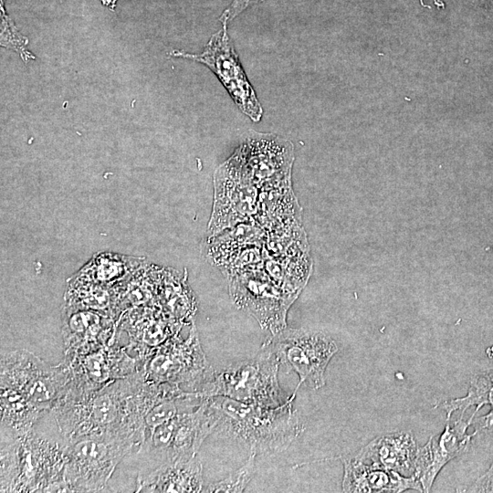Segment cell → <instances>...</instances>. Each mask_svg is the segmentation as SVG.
<instances>
[{
    "instance_id": "cell-10",
    "label": "cell",
    "mask_w": 493,
    "mask_h": 493,
    "mask_svg": "<svg viewBox=\"0 0 493 493\" xmlns=\"http://www.w3.org/2000/svg\"><path fill=\"white\" fill-rule=\"evenodd\" d=\"M226 278L233 301L253 316L262 329L274 334L286 328L287 311L299 294L280 288L261 268Z\"/></svg>"
},
{
    "instance_id": "cell-19",
    "label": "cell",
    "mask_w": 493,
    "mask_h": 493,
    "mask_svg": "<svg viewBox=\"0 0 493 493\" xmlns=\"http://www.w3.org/2000/svg\"><path fill=\"white\" fill-rule=\"evenodd\" d=\"M1 446L29 433L43 414L19 392L0 385Z\"/></svg>"
},
{
    "instance_id": "cell-7",
    "label": "cell",
    "mask_w": 493,
    "mask_h": 493,
    "mask_svg": "<svg viewBox=\"0 0 493 493\" xmlns=\"http://www.w3.org/2000/svg\"><path fill=\"white\" fill-rule=\"evenodd\" d=\"M289 372L299 376L301 384L317 390L325 385V372L337 353L336 342L321 331L283 329L265 342ZM297 387V388H298Z\"/></svg>"
},
{
    "instance_id": "cell-15",
    "label": "cell",
    "mask_w": 493,
    "mask_h": 493,
    "mask_svg": "<svg viewBox=\"0 0 493 493\" xmlns=\"http://www.w3.org/2000/svg\"><path fill=\"white\" fill-rule=\"evenodd\" d=\"M343 492L399 493L408 489L423 492L414 476L405 477L383 467L365 463L355 456L341 458Z\"/></svg>"
},
{
    "instance_id": "cell-3",
    "label": "cell",
    "mask_w": 493,
    "mask_h": 493,
    "mask_svg": "<svg viewBox=\"0 0 493 493\" xmlns=\"http://www.w3.org/2000/svg\"><path fill=\"white\" fill-rule=\"evenodd\" d=\"M141 443L142 434L130 427L64 439L66 492L101 490L119 463Z\"/></svg>"
},
{
    "instance_id": "cell-25",
    "label": "cell",
    "mask_w": 493,
    "mask_h": 493,
    "mask_svg": "<svg viewBox=\"0 0 493 493\" xmlns=\"http://www.w3.org/2000/svg\"><path fill=\"white\" fill-rule=\"evenodd\" d=\"M465 491L467 492H493V463L488 469L481 475Z\"/></svg>"
},
{
    "instance_id": "cell-20",
    "label": "cell",
    "mask_w": 493,
    "mask_h": 493,
    "mask_svg": "<svg viewBox=\"0 0 493 493\" xmlns=\"http://www.w3.org/2000/svg\"><path fill=\"white\" fill-rule=\"evenodd\" d=\"M156 296L169 317L183 324L192 320L196 307L185 276L173 269H162Z\"/></svg>"
},
{
    "instance_id": "cell-1",
    "label": "cell",
    "mask_w": 493,
    "mask_h": 493,
    "mask_svg": "<svg viewBox=\"0 0 493 493\" xmlns=\"http://www.w3.org/2000/svg\"><path fill=\"white\" fill-rule=\"evenodd\" d=\"M143 380L142 370L95 390L69 383L51 413L62 438L133 428L141 432L134 417L133 398ZM142 434V433H141Z\"/></svg>"
},
{
    "instance_id": "cell-22",
    "label": "cell",
    "mask_w": 493,
    "mask_h": 493,
    "mask_svg": "<svg viewBox=\"0 0 493 493\" xmlns=\"http://www.w3.org/2000/svg\"><path fill=\"white\" fill-rule=\"evenodd\" d=\"M484 405L493 407V370H488L471 378L467 393L465 396L442 401L435 404V408H441L446 413V419L456 411L461 414L471 406H475V411L469 420L472 422L476 414Z\"/></svg>"
},
{
    "instance_id": "cell-5",
    "label": "cell",
    "mask_w": 493,
    "mask_h": 493,
    "mask_svg": "<svg viewBox=\"0 0 493 493\" xmlns=\"http://www.w3.org/2000/svg\"><path fill=\"white\" fill-rule=\"evenodd\" d=\"M279 365L278 357L263 343L254 358L233 363L218 372L212 370L197 392L205 398L225 396L248 404L279 406L289 399L278 384Z\"/></svg>"
},
{
    "instance_id": "cell-27",
    "label": "cell",
    "mask_w": 493,
    "mask_h": 493,
    "mask_svg": "<svg viewBox=\"0 0 493 493\" xmlns=\"http://www.w3.org/2000/svg\"><path fill=\"white\" fill-rule=\"evenodd\" d=\"M482 5L493 10V0H477Z\"/></svg>"
},
{
    "instance_id": "cell-12",
    "label": "cell",
    "mask_w": 493,
    "mask_h": 493,
    "mask_svg": "<svg viewBox=\"0 0 493 493\" xmlns=\"http://www.w3.org/2000/svg\"><path fill=\"white\" fill-rule=\"evenodd\" d=\"M214 184V206L208 223L210 236L254 220L260 190L228 161L215 171Z\"/></svg>"
},
{
    "instance_id": "cell-24",
    "label": "cell",
    "mask_w": 493,
    "mask_h": 493,
    "mask_svg": "<svg viewBox=\"0 0 493 493\" xmlns=\"http://www.w3.org/2000/svg\"><path fill=\"white\" fill-rule=\"evenodd\" d=\"M262 1L264 0H233L231 5L220 16L219 21L223 26H226L229 21L233 20L248 6Z\"/></svg>"
},
{
    "instance_id": "cell-23",
    "label": "cell",
    "mask_w": 493,
    "mask_h": 493,
    "mask_svg": "<svg viewBox=\"0 0 493 493\" xmlns=\"http://www.w3.org/2000/svg\"><path fill=\"white\" fill-rule=\"evenodd\" d=\"M257 454L250 451L246 462L237 470L230 474L227 477L210 484L205 492H243L254 476L255 461Z\"/></svg>"
},
{
    "instance_id": "cell-4",
    "label": "cell",
    "mask_w": 493,
    "mask_h": 493,
    "mask_svg": "<svg viewBox=\"0 0 493 493\" xmlns=\"http://www.w3.org/2000/svg\"><path fill=\"white\" fill-rule=\"evenodd\" d=\"M61 443L31 430L1 446V492H66Z\"/></svg>"
},
{
    "instance_id": "cell-18",
    "label": "cell",
    "mask_w": 493,
    "mask_h": 493,
    "mask_svg": "<svg viewBox=\"0 0 493 493\" xmlns=\"http://www.w3.org/2000/svg\"><path fill=\"white\" fill-rule=\"evenodd\" d=\"M203 466L196 457L165 462L137 477L136 492H201Z\"/></svg>"
},
{
    "instance_id": "cell-6",
    "label": "cell",
    "mask_w": 493,
    "mask_h": 493,
    "mask_svg": "<svg viewBox=\"0 0 493 493\" xmlns=\"http://www.w3.org/2000/svg\"><path fill=\"white\" fill-rule=\"evenodd\" d=\"M72 372L67 362L50 365L27 350L1 358V384L19 392L38 411L51 412L68 389Z\"/></svg>"
},
{
    "instance_id": "cell-17",
    "label": "cell",
    "mask_w": 493,
    "mask_h": 493,
    "mask_svg": "<svg viewBox=\"0 0 493 493\" xmlns=\"http://www.w3.org/2000/svg\"><path fill=\"white\" fill-rule=\"evenodd\" d=\"M217 424L218 418L209 398H205L195 409L181 413L163 463L188 460L196 456L202 443L215 431Z\"/></svg>"
},
{
    "instance_id": "cell-2",
    "label": "cell",
    "mask_w": 493,
    "mask_h": 493,
    "mask_svg": "<svg viewBox=\"0 0 493 493\" xmlns=\"http://www.w3.org/2000/svg\"><path fill=\"white\" fill-rule=\"evenodd\" d=\"M295 393L276 407L225 396L210 397L209 403L218 418L215 430L246 444L257 455L281 452L304 430L292 405Z\"/></svg>"
},
{
    "instance_id": "cell-26",
    "label": "cell",
    "mask_w": 493,
    "mask_h": 493,
    "mask_svg": "<svg viewBox=\"0 0 493 493\" xmlns=\"http://www.w3.org/2000/svg\"><path fill=\"white\" fill-rule=\"evenodd\" d=\"M472 425H475V432L484 433L493 437V407L486 414L473 418Z\"/></svg>"
},
{
    "instance_id": "cell-11",
    "label": "cell",
    "mask_w": 493,
    "mask_h": 493,
    "mask_svg": "<svg viewBox=\"0 0 493 493\" xmlns=\"http://www.w3.org/2000/svg\"><path fill=\"white\" fill-rule=\"evenodd\" d=\"M173 56L197 60L207 66L218 78L231 98L251 121L261 120L263 109L245 74L238 56L229 39L226 26L214 34L201 54L173 52Z\"/></svg>"
},
{
    "instance_id": "cell-16",
    "label": "cell",
    "mask_w": 493,
    "mask_h": 493,
    "mask_svg": "<svg viewBox=\"0 0 493 493\" xmlns=\"http://www.w3.org/2000/svg\"><path fill=\"white\" fill-rule=\"evenodd\" d=\"M418 447L411 432L396 431L373 438L354 456L411 477L414 474Z\"/></svg>"
},
{
    "instance_id": "cell-8",
    "label": "cell",
    "mask_w": 493,
    "mask_h": 493,
    "mask_svg": "<svg viewBox=\"0 0 493 493\" xmlns=\"http://www.w3.org/2000/svg\"><path fill=\"white\" fill-rule=\"evenodd\" d=\"M211 371L194 323L186 340L175 334L150 354L142 369L147 383L187 385L190 392H197Z\"/></svg>"
},
{
    "instance_id": "cell-9",
    "label": "cell",
    "mask_w": 493,
    "mask_h": 493,
    "mask_svg": "<svg viewBox=\"0 0 493 493\" xmlns=\"http://www.w3.org/2000/svg\"><path fill=\"white\" fill-rule=\"evenodd\" d=\"M227 161L259 190L291 184L293 145L279 136L253 132Z\"/></svg>"
},
{
    "instance_id": "cell-14",
    "label": "cell",
    "mask_w": 493,
    "mask_h": 493,
    "mask_svg": "<svg viewBox=\"0 0 493 493\" xmlns=\"http://www.w3.org/2000/svg\"><path fill=\"white\" fill-rule=\"evenodd\" d=\"M115 328L113 318L105 313L66 304L62 321L66 359L110 345Z\"/></svg>"
},
{
    "instance_id": "cell-13",
    "label": "cell",
    "mask_w": 493,
    "mask_h": 493,
    "mask_svg": "<svg viewBox=\"0 0 493 493\" xmlns=\"http://www.w3.org/2000/svg\"><path fill=\"white\" fill-rule=\"evenodd\" d=\"M464 414L453 425L446 424L439 435L431 436L418 447L414 476L420 482L423 492H429L442 468L452 459L466 452L476 432L467 434L471 421Z\"/></svg>"
},
{
    "instance_id": "cell-21",
    "label": "cell",
    "mask_w": 493,
    "mask_h": 493,
    "mask_svg": "<svg viewBox=\"0 0 493 493\" xmlns=\"http://www.w3.org/2000/svg\"><path fill=\"white\" fill-rule=\"evenodd\" d=\"M142 264V258L100 253L94 256L76 276L100 285L115 288L128 280Z\"/></svg>"
}]
</instances>
